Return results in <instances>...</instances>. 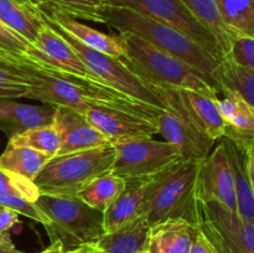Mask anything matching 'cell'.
<instances>
[{
	"instance_id": "83f0119b",
	"label": "cell",
	"mask_w": 254,
	"mask_h": 253,
	"mask_svg": "<svg viewBox=\"0 0 254 253\" xmlns=\"http://www.w3.org/2000/svg\"><path fill=\"white\" fill-rule=\"evenodd\" d=\"M181 1L212 32L222 50L223 56H226L228 54L233 36L237 34L225 24L216 0H181Z\"/></svg>"
},
{
	"instance_id": "2e32d148",
	"label": "cell",
	"mask_w": 254,
	"mask_h": 253,
	"mask_svg": "<svg viewBox=\"0 0 254 253\" xmlns=\"http://www.w3.org/2000/svg\"><path fill=\"white\" fill-rule=\"evenodd\" d=\"M221 93L217 106L226 123L225 138L248 155L254 149V108L236 91L221 88Z\"/></svg>"
},
{
	"instance_id": "ac0fdd59",
	"label": "cell",
	"mask_w": 254,
	"mask_h": 253,
	"mask_svg": "<svg viewBox=\"0 0 254 253\" xmlns=\"http://www.w3.org/2000/svg\"><path fill=\"white\" fill-rule=\"evenodd\" d=\"M198 227L184 218H169L149 227L150 253H190Z\"/></svg>"
},
{
	"instance_id": "ffe728a7",
	"label": "cell",
	"mask_w": 254,
	"mask_h": 253,
	"mask_svg": "<svg viewBox=\"0 0 254 253\" xmlns=\"http://www.w3.org/2000/svg\"><path fill=\"white\" fill-rule=\"evenodd\" d=\"M126 188L103 212L104 233H111L144 216L148 179H124Z\"/></svg>"
},
{
	"instance_id": "5b68a950",
	"label": "cell",
	"mask_w": 254,
	"mask_h": 253,
	"mask_svg": "<svg viewBox=\"0 0 254 253\" xmlns=\"http://www.w3.org/2000/svg\"><path fill=\"white\" fill-rule=\"evenodd\" d=\"M116 158L114 145L56 155L34 179L41 195L78 196L92 180L111 173Z\"/></svg>"
},
{
	"instance_id": "5bb4252c",
	"label": "cell",
	"mask_w": 254,
	"mask_h": 253,
	"mask_svg": "<svg viewBox=\"0 0 254 253\" xmlns=\"http://www.w3.org/2000/svg\"><path fill=\"white\" fill-rule=\"evenodd\" d=\"M52 126L60 135V151L57 155L76 153L108 145L109 141L97 130L83 113L69 107H55Z\"/></svg>"
},
{
	"instance_id": "d6a6232c",
	"label": "cell",
	"mask_w": 254,
	"mask_h": 253,
	"mask_svg": "<svg viewBox=\"0 0 254 253\" xmlns=\"http://www.w3.org/2000/svg\"><path fill=\"white\" fill-rule=\"evenodd\" d=\"M24 68L0 64V98H25L29 88V81L24 73Z\"/></svg>"
},
{
	"instance_id": "f35d334b",
	"label": "cell",
	"mask_w": 254,
	"mask_h": 253,
	"mask_svg": "<svg viewBox=\"0 0 254 253\" xmlns=\"http://www.w3.org/2000/svg\"><path fill=\"white\" fill-rule=\"evenodd\" d=\"M247 170L248 176H250L251 184H252V189L254 192V149L248 154L247 156Z\"/></svg>"
},
{
	"instance_id": "8992f818",
	"label": "cell",
	"mask_w": 254,
	"mask_h": 253,
	"mask_svg": "<svg viewBox=\"0 0 254 253\" xmlns=\"http://www.w3.org/2000/svg\"><path fill=\"white\" fill-rule=\"evenodd\" d=\"M36 206L49 218L45 225L51 242H61L64 252L96 242L104 235L103 213L77 196L40 195Z\"/></svg>"
},
{
	"instance_id": "f1b7e54d",
	"label": "cell",
	"mask_w": 254,
	"mask_h": 253,
	"mask_svg": "<svg viewBox=\"0 0 254 253\" xmlns=\"http://www.w3.org/2000/svg\"><path fill=\"white\" fill-rule=\"evenodd\" d=\"M216 82L221 88L236 91L245 101L254 108V72L233 63L227 57L221 61L220 68L215 76Z\"/></svg>"
},
{
	"instance_id": "d6986e66",
	"label": "cell",
	"mask_w": 254,
	"mask_h": 253,
	"mask_svg": "<svg viewBox=\"0 0 254 253\" xmlns=\"http://www.w3.org/2000/svg\"><path fill=\"white\" fill-rule=\"evenodd\" d=\"M54 113L55 107L47 104L32 106L0 98V130L10 139L29 129L52 124Z\"/></svg>"
},
{
	"instance_id": "8fae6325",
	"label": "cell",
	"mask_w": 254,
	"mask_h": 253,
	"mask_svg": "<svg viewBox=\"0 0 254 253\" xmlns=\"http://www.w3.org/2000/svg\"><path fill=\"white\" fill-rule=\"evenodd\" d=\"M114 149L116 158L111 173L123 179H150L183 160L175 146L153 138L116 144Z\"/></svg>"
},
{
	"instance_id": "d4e9b609",
	"label": "cell",
	"mask_w": 254,
	"mask_h": 253,
	"mask_svg": "<svg viewBox=\"0 0 254 253\" xmlns=\"http://www.w3.org/2000/svg\"><path fill=\"white\" fill-rule=\"evenodd\" d=\"M50 159L51 156L41 151L7 143L0 155V168L34 181Z\"/></svg>"
},
{
	"instance_id": "d590c367",
	"label": "cell",
	"mask_w": 254,
	"mask_h": 253,
	"mask_svg": "<svg viewBox=\"0 0 254 253\" xmlns=\"http://www.w3.org/2000/svg\"><path fill=\"white\" fill-rule=\"evenodd\" d=\"M20 213L11 208L0 206V243L5 246H14L10 238V231L20 221Z\"/></svg>"
},
{
	"instance_id": "3957f363",
	"label": "cell",
	"mask_w": 254,
	"mask_h": 253,
	"mask_svg": "<svg viewBox=\"0 0 254 253\" xmlns=\"http://www.w3.org/2000/svg\"><path fill=\"white\" fill-rule=\"evenodd\" d=\"M123 46L122 61L139 78L150 86L192 89L211 97H218L220 87L213 79L130 32H119Z\"/></svg>"
},
{
	"instance_id": "44dd1931",
	"label": "cell",
	"mask_w": 254,
	"mask_h": 253,
	"mask_svg": "<svg viewBox=\"0 0 254 253\" xmlns=\"http://www.w3.org/2000/svg\"><path fill=\"white\" fill-rule=\"evenodd\" d=\"M39 10V14L42 17L47 19L49 21L54 22L57 26L61 27L62 30L73 36L74 39L78 40L81 44L91 47V49L97 50V51L104 52L111 56L119 57L123 56V46L119 41L117 35H107L104 32L98 31V30L89 27L87 25L82 24L74 17L68 16V15L61 14L56 11H46V10Z\"/></svg>"
},
{
	"instance_id": "4dcf8cb0",
	"label": "cell",
	"mask_w": 254,
	"mask_h": 253,
	"mask_svg": "<svg viewBox=\"0 0 254 253\" xmlns=\"http://www.w3.org/2000/svg\"><path fill=\"white\" fill-rule=\"evenodd\" d=\"M35 7L46 11H56L74 19L102 24L99 7L103 0H30Z\"/></svg>"
},
{
	"instance_id": "9a60e30c",
	"label": "cell",
	"mask_w": 254,
	"mask_h": 253,
	"mask_svg": "<svg viewBox=\"0 0 254 253\" xmlns=\"http://www.w3.org/2000/svg\"><path fill=\"white\" fill-rule=\"evenodd\" d=\"M29 56L35 60L39 66L44 64L79 76H91L69 42L45 22L35 41L32 42V49Z\"/></svg>"
},
{
	"instance_id": "7bdbcfd3",
	"label": "cell",
	"mask_w": 254,
	"mask_h": 253,
	"mask_svg": "<svg viewBox=\"0 0 254 253\" xmlns=\"http://www.w3.org/2000/svg\"><path fill=\"white\" fill-rule=\"evenodd\" d=\"M14 1L19 2L20 5H24V6H29V7H35L34 5L31 4V1L30 0H14Z\"/></svg>"
},
{
	"instance_id": "4316f807",
	"label": "cell",
	"mask_w": 254,
	"mask_h": 253,
	"mask_svg": "<svg viewBox=\"0 0 254 253\" xmlns=\"http://www.w3.org/2000/svg\"><path fill=\"white\" fill-rule=\"evenodd\" d=\"M126 188V180L121 176L108 173L98 176L78 193L77 197L94 210L103 213Z\"/></svg>"
},
{
	"instance_id": "9c48e42d",
	"label": "cell",
	"mask_w": 254,
	"mask_h": 253,
	"mask_svg": "<svg viewBox=\"0 0 254 253\" xmlns=\"http://www.w3.org/2000/svg\"><path fill=\"white\" fill-rule=\"evenodd\" d=\"M104 2L135 10L190 37L220 61L225 57L212 32L181 0H104Z\"/></svg>"
},
{
	"instance_id": "ee69618b",
	"label": "cell",
	"mask_w": 254,
	"mask_h": 253,
	"mask_svg": "<svg viewBox=\"0 0 254 253\" xmlns=\"http://www.w3.org/2000/svg\"><path fill=\"white\" fill-rule=\"evenodd\" d=\"M136 253H150V252H149L148 250H141V251H139V252H136Z\"/></svg>"
},
{
	"instance_id": "74e56055",
	"label": "cell",
	"mask_w": 254,
	"mask_h": 253,
	"mask_svg": "<svg viewBox=\"0 0 254 253\" xmlns=\"http://www.w3.org/2000/svg\"><path fill=\"white\" fill-rule=\"evenodd\" d=\"M190 253H217V251L215 250L210 240L203 235L202 231L198 228L197 236H196L195 241H193Z\"/></svg>"
},
{
	"instance_id": "6da1fadb",
	"label": "cell",
	"mask_w": 254,
	"mask_h": 253,
	"mask_svg": "<svg viewBox=\"0 0 254 253\" xmlns=\"http://www.w3.org/2000/svg\"><path fill=\"white\" fill-rule=\"evenodd\" d=\"M29 81L25 98L51 107H69L84 113L89 108H107L128 112L158 124L161 108L119 92L91 76H79L40 64L24 68Z\"/></svg>"
},
{
	"instance_id": "603a6c76",
	"label": "cell",
	"mask_w": 254,
	"mask_h": 253,
	"mask_svg": "<svg viewBox=\"0 0 254 253\" xmlns=\"http://www.w3.org/2000/svg\"><path fill=\"white\" fill-rule=\"evenodd\" d=\"M149 223L145 216L111 233H104L93 242L92 253H136L146 250Z\"/></svg>"
},
{
	"instance_id": "484cf974",
	"label": "cell",
	"mask_w": 254,
	"mask_h": 253,
	"mask_svg": "<svg viewBox=\"0 0 254 253\" xmlns=\"http://www.w3.org/2000/svg\"><path fill=\"white\" fill-rule=\"evenodd\" d=\"M0 21L31 44L44 26L37 7L24 6L14 0H0Z\"/></svg>"
},
{
	"instance_id": "4fadbf2b",
	"label": "cell",
	"mask_w": 254,
	"mask_h": 253,
	"mask_svg": "<svg viewBox=\"0 0 254 253\" xmlns=\"http://www.w3.org/2000/svg\"><path fill=\"white\" fill-rule=\"evenodd\" d=\"M83 114L89 123L108 139L112 145L153 138V135L159 134L156 122L128 112L89 108Z\"/></svg>"
},
{
	"instance_id": "ab89813d",
	"label": "cell",
	"mask_w": 254,
	"mask_h": 253,
	"mask_svg": "<svg viewBox=\"0 0 254 253\" xmlns=\"http://www.w3.org/2000/svg\"><path fill=\"white\" fill-rule=\"evenodd\" d=\"M40 253H64V247H62L61 242L56 241V242H51V245Z\"/></svg>"
},
{
	"instance_id": "cb8c5ba5",
	"label": "cell",
	"mask_w": 254,
	"mask_h": 253,
	"mask_svg": "<svg viewBox=\"0 0 254 253\" xmlns=\"http://www.w3.org/2000/svg\"><path fill=\"white\" fill-rule=\"evenodd\" d=\"M235 181L237 215L243 220H254V192L247 170V154L228 139L222 138Z\"/></svg>"
},
{
	"instance_id": "7402d4cb",
	"label": "cell",
	"mask_w": 254,
	"mask_h": 253,
	"mask_svg": "<svg viewBox=\"0 0 254 253\" xmlns=\"http://www.w3.org/2000/svg\"><path fill=\"white\" fill-rule=\"evenodd\" d=\"M186 109L196 126L210 139L217 141L225 138L226 123L217 106L218 97H211L192 89H179Z\"/></svg>"
},
{
	"instance_id": "52a82bcc",
	"label": "cell",
	"mask_w": 254,
	"mask_h": 253,
	"mask_svg": "<svg viewBox=\"0 0 254 253\" xmlns=\"http://www.w3.org/2000/svg\"><path fill=\"white\" fill-rule=\"evenodd\" d=\"M151 87L164 106L158 116L159 134L180 151L184 160H205L216 141L208 138L196 126L181 99L179 89L160 86Z\"/></svg>"
},
{
	"instance_id": "b9f144b4",
	"label": "cell",
	"mask_w": 254,
	"mask_h": 253,
	"mask_svg": "<svg viewBox=\"0 0 254 253\" xmlns=\"http://www.w3.org/2000/svg\"><path fill=\"white\" fill-rule=\"evenodd\" d=\"M0 253H26L22 252V251L17 250L15 246H5L2 243H0Z\"/></svg>"
},
{
	"instance_id": "836d02e7",
	"label": "cell",
	"mask_w": 254,
	"mask_h": 253,
	"mask_svg": "<svg viewBox=\"0 0 254 253\" xmlns=\"http://www.w3.org/2000/svg\"><path fill=\"white\" fill-rule=\"evenodd\" d=\"M225 57L237 66L254 72V37L243 34L235 35Z\"/></svg>"
},
{
	"instance_id": "30bf717a",
	"label": "cell",
	"mask_w": 254,
	"mask_h": 253,
	"mask_svg": "<svg viewBox=\"0 0 254 253\" xmlns=\"http://www.w3.org/2000/svg\"><path fill=\"white\" fill-rule=\"evenodd\" d=\"M197 227L217 253H254V220H243L218 203L197 201Z\"/></svg>"
},
{
	"instance_id": "277c9868",
	"label": "cell",
	"mask_w": 254,
	"mask_h": 253,
	"mask_svg": "<svg viewBox=\"0 0 254 253\" xmlns=\"http://www.w3.org/2000/svg\"><path fill=\"white\" fill-rule=\"evenodd\" d=\"M202 161L180 160L148 179L144 216L149 226L184 218L197 226L196 185Z\"/></svg>"
},
{
	"instance_id": "ba28073f",
	"label": "cell",
	"mask_w": 254,
	"mask_h": 253,
	"mask_svg": "<svg viewBox=\"0 0 254 253\" xmlns=\"http://www.w3.org/2000/svg\"><path fill=\"white\" fill-rule=\"evenodd\" d=\"M40 17H41L45 24L56 30L64 39H66L69 42V45L78 54L79 59L82 60V62L87 67V69H88L93 78L99 79L103 83L108 84V86L113 87V88L118 89L122 93L128 94L133 98L143 101L145 103L153 104L158 108H164L163 102L159 98L158 94L154 92L153 87L150 84L145 83L141 78H139L135 73H133L126 66V63L122 61V59L111 56V55H107L104 52L97 51V50L81 44L78 40L67 34L64 30L57 26L56 24L49 21L47 19L42 17L41 15H40Z\"/></svg>"
},
{
	"instance_id": "7a4b0ae2",
	"label": "cell",
	"mask_w": 254,
	"mask_h": 253,
	"mask_svg": "<svg viewBox=\"0 0 254 253\" xmlns=\"http://www.w3.org/2000/svg\"><path fill=\"white\" fill-rule=\"evenodd\" d=\"M99 16L102 24L108 25L118 32H130L136 35L156 49L178 57L216 82L215 76L220 68V60L178 30L135 10L111 5L104 2V0L99 7Z\"/></svg>"
},
{
	"instance_id": "60d3db41",
	"label": "cell",
	"mask_w": 254,
	"mask_h": 253,
	"mask_svg": "<svg viewBox=\"0 0 254 253\" xmlns=\"http://www.w3.org/2000/svg\"><path fill=\"white\" fill-rule=\"evenodd\" d=\"M93 251V242L92 243H87V245H82L79 247L73 248L71 251H66L64 253H92Z\"/></svg>"
},
{
	"instance_id": "1f68e13d",
	"label": "cell",
	"mask_w": 254,
	"mask_h": 253,
	"mask_svg": "<svg viewBox=\"0 0 254 253\" xmlns=\"http://www.w3.org/2000/svg\"><path fill=\"white\" fill-rule=\"evenodd\" d=\"M7 143L17 146H27L34 150L47 154L51 158L57 155L61 146L60 135L52 124L29 129L24 133L10 138Z\"/></svg>"
},
{
	"instance_id": "f546056e",
	"label": "cell",
	"mask_w": 254,
	"mask_h": 253,
	"mask_svg": "<svg viewBox=\"0 0 254 253\" xmlns=\"http://www.w3.org/2000/svg\"><path fill=\"white\" fill-rule=\"evenodd\" d=\"M225 24L236 34L254 37V0H216Z\"/></svg>"
},
{
	"instance_id": "e0dca14e",
	"label": "cell",
	"mask_w": 254,
	"mask_h": 253,
	"mask_svg": "<svg viewBox=\"0 0 254 253\" xmlns=\"http://www.w3.org/2000/svg\"><path fill=\"white\" fill-rule=\"evenodd\" d=\"M40 195L34 181L0 168V206L11 208L45 226L49 223V218L36 206Z\"/></svg>"
},
{
	"instance_id": "e575fe53",
	"label": "cell",
	"mask_w": 254,
	"mask_h": 253,
	"mask_svg": "<svg viewBox=\"0 0 254 253\" xmlns=\"http://www.w3.org/2000/svg\"><path fill=\"white\" fill-rule=\"evenodd\" d=\"M31 49V42L27 41L24 36L0 21V50L19 59L32 60L29 56Z\"/></svg>"
},
{
	"instance_id": "7c38bea8",
	"label": "cell",
	"mask_w": 254,
	"mask_h": 253,
	"mask_svg": "<svg viewBox=\"0 0 254 253\" xmlns=\"http://www.w3.org/2000/svg\"><path fill=\"white\" fill-rule=\"evenodd\" d=\"M196 198L198 202H216L226 210L237 213L232 169L222 140L201 163L196 185Z\"/></svg>"
},
{
	"instance_id": "8d00e7d4",
	"label": "cell",
	"mask_w": 254,
	"mask_h": 253,
	"mask_svg": "<svg viewBox=\"0 0 254 253\" xmlns=\"http://www.w3.org/2000/svg\"><path fill=\"white\" fill-rule=\"evenodd\" d=\"M0 64L2 66H10V67H17V68H24L25 66H32L37 67V63L35 60H24L19 59L16 56L7 54V52L0 50Z\"/></svg>"
}]
</instances>
